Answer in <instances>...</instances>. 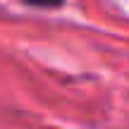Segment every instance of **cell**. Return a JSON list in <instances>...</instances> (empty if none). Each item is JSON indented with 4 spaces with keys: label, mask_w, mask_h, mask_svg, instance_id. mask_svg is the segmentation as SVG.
Returning <instances> with one entry per match:
<instances>
[{
    "label": "cell",
    "mask_w": 129,
    "mask_h": 129,
    "mask_svg": "<svg viewBox=\"0 0 129 129\" xmlns=\"http://www.w3.org/2000/svg\"><path fill=\"white\" fill-rule=\"evenodd\" d=\"M26 5L31 7H43V10H53V7H60L64 0H24Z\"/></svg>",
    "instance_id": "obj_1"
}]
</instances>
